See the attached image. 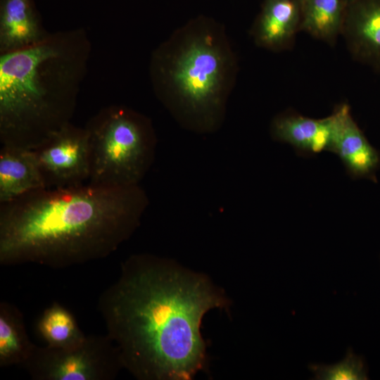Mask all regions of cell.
Wrapping results in <instances>:
<instances>
[{"mask_svg":"<svg viewBox=\"0 0 380 380\" xmlns=\"http://www.w3.org/2000/svg\"><path fill=\"white\" fill-rule=\"evenodd\" d=\"M148 70L156 98L182 128L210 134L222 127L239 72L223 24L189 20L153 50Z\"/></svg>","mask_w":380,"mask_h":380,"instance_id":"cell-4","label":"cell"},{"mask_svg":"<svg viewBox=\"0 0 380 380\" xmlns=\"http://www.w3.org/2000/svg\"><path fill=\"white\" fill-rule=\"evenodd\" d=\"M300 25L301 0H262L250 35L257 46L281 52L293 46Z\"/></svg>","mask_w":380,"mask_h":380,"instance_id":"cell-10","label":"cell"},{"mask_svg":"<svg viewBox=\"0 0 380 380\" xmlns=\"http://www.w3.org/2000/svg\"><path fill=\"white\" fill-rule=\"evenodd\" d=\"M341 36L355 61L380 72V0H346Z\"/></svg>","mask_w":380,"mask_h":380,"instance_id":"cell-9","label":"cell"},{"mask_svg":"<svg viewBox=\"0 0 380 380\" xmlns=\"http://www.w3.org/2000/svg\"><path fill=\"white\" fill-rule=\"evenodd\" d=\"M45 187L33 151L1 145L0 203Z\"/></svg>","mask_w":380,"mask_h":380,"instance_id":"cell-13","label":"cell"},{"mask_svg":"<svg viewBox=\"0 0 380 380\" xmlns=\"http://www.w3.org/2000/svg\"><path fill=\"white\" fill-rule=\"evenodd\" d=\"M332 132L331 115L315 119L292 109L276 115L270 125V134L274 141L291 145L303 157L329 151Z\"/></svg>","mask_w":380,"mask_h":380,"instance_id":"cell-11","label":"cell"},{"mask_svg":"<svg viewBox=\"0 0 380 380\" xmlns=\"http://www.w3.org/2000/svg\"><path fill=\"white\" fill-rule=\"evenodd\" d=\"M39 333L53 347H68L82 341L87 335L80 329L72 314L57 303L47 308L39 319Z\"/></svg>","mask_w":380,"mask_h":380,"instance_id":"cell-16","label":"cell"},{"mask_svg":"<svg viewBox=\"0 0 380 380\" xmlns=\"http://www.w3.org/2000/svg\"><path fill=\"white\" fill-rule=\"evenodd\" d=\"M309 369L316 380H367L368 369L362 356L355 354L348 349L346 357L341 361L332 364H310Z\"/></svg>","mask_w":380,"mask_h":380,"instance_id":"cell-17","label":"cell"},{"mask_svg":"<svg viewBox=\"0 0 380 380\" xmlns=\"http://www.w3.org/2000/svg\"><path fill=\"white\" fill-rule=\"evenodd\" d=\"M149 254L121 265L98 300L123 368L139 379H189L204 366L201 324L226 300L205 277Z\"/></svg>","mask_w":380,"mask_h":380,"instance_id":"cell-1","label":"cell"},{"mask_svg":"<svg viewBox=\"0 0 380 380\" xmlns=\"http://www.w3.org/2000/svg\"><path fill=\"white\" fill-rule=\"evenodd\" d=\"M331 115L333 132L329 152L339 158L351 179L376 182L380 153L370 144L353 119L350 106L346 103H339Z\"/></svg>","mask_w":380,"mask_h":380,"instance_id":"cell-8","label":"cell"},{"mask_svg":"<svg viewBox=\"0 0 380 380\" xmlns=\"http://www.w3.org/2000/svg\"><path fill=\"white\" fill-rule=\"evenodd\" d=\"M140 185L41 188L0 203V265L65 268L109 256L140 224Z\"/></svg>","mask_w":380,"mask_h":380,"instance_id":"cell-2","label":"cell"},{"mask_svg":"<svg viewBox=\"0 0 380 380\" xmlns=\"http://www.w3.org/2000/svg\"><path fill=\"white\" fill-rule=\"evenodd\" d=\"M91 53L79 27L0 54L1 145L32 150L71 122Z\"/></svg>","mask_w":380,"mask_h":380,"instance_id":"cell-3","label":"cell"},{"mask_svg":"<svg viewBox=\"0 0 380 380\" xmlns=\"http://www.w3.org/2000/svg\"><path fill=\"white\" fill-rule=\"evenodd\" d=\"M46 188L82 185L90 174L86 129L71 122L32 150Z\"/></svg>","mask_w":380,"mask_h":380,"instance_id":"cell-7","label":"cell"},{"mask_svg":"<svg viewBox=\"0 0 380 380\" xmlns=\"http://www.w3.org/2000/svg\"><path fill=\"white\" fill-rule=\"evenodd\" d=\"M34 380H113L123 368L107 335H88L68 347L36 346L23 366Z\"/></svg>","mask_w":380,"mask_h":380,"instance_id":"cell-6","label":"cell"},{"mask_svg":"<svg viewBox=\"0 0 380 380\" xmlns=\"http://www.w3.org/2000/svg\"><path fill=\"white\" fill-rule=\"evenodd\" d=\"M89 148V184L102 187L139 185L156 156L151 120L124 105L101 108L86 123Z\"/></svg>","mask_w":380,"mask_h":380,"instance_id":"cell-5","label":"cell"},{"mask_svg":"<svg viewBox=\"0 0 380 380\" xmlns=\"http://www.w3.org/2000/svg\"><path fill=\"white\" fill-rule=\"evenodd\" d=\"M346 0H301L300 30L334 46L341 34Z\"/></svg>","mask_w":380,"mask_h":380,"instance_id":"cell-15","label":"cell"},{"mask_svg":"<svg viewBox=\"0 0 380 380\" xmlns=\"http://www.w3.org/2000/svg\"><path fill=\"white\" fill-rule=\"evenodd\" d=\"M35 347L29 338L20 310L14 305L1 302L0 367H23Z\"/></svg>","mask_w":380,"mask_h":380,"instance_id":"cell-14","label":"cell"},{"mask_svg":"<svg viewBox=\"0 0 380 380\" xmlns=\"http://www.w3.org/2000/svg\"><path fill=\"white\" fill-rule=\"evenodd\" d=\"M50 34L34 0H0V54L37 44Z\"/></svg>","mask_w":380,"mask_h":380,"instance_id":"cell-12","label":"cell"}]
</instances>
